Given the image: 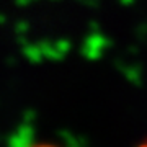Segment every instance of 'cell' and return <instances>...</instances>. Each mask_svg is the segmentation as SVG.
I'll list each match as a JSON object with an SVG mask.
<instances>
[{"label":"cell","mask_w":147,"mask_h":147,"mask_svg":"<svg viewBox=\"0 0 147 147\" xmlns=\"http://www.w3.org/2000/svg\"><path fill=\"white\" fill-rule=\"evenodd\" d=\"M34 147H57V146H53V144H36Z\"/></svg>","instance_id":"1"}]
</instances>
